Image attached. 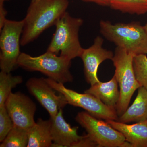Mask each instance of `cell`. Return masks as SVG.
<instances>
[{"instance_id":"18","label":"cell","mask_w":147,"mask_h":147,"mask_svg":"<svg viewBox=\"0 0 147 147\" xmlns=\"http://www.w3.org/2000/svg\"><path fill=\"white\" fill-rule=\"evenodd\" d=\"M23 78L19 75L13 76L10 73L0 72V107L5 104L6 100L13 88L22 84Z\"/></svg>"},{"instance_id":"6","label":"cell","mask_w":147,"mask_h":147,"mask_svg":"<svg viewBox=\"0 0 147 147\" xmlns=\"http://www.w3.org/2000/svg\"><path fill=\"white\" fill-rule=\"evenodd\" d=\"M51 87L59 93L63 95L67 104L80 107L90 115L98 119L118 121L119 116L115 108L105 105L99 99L89 94L80 93L67 88L64 84L55 82L50 78H45Z\"/></svg>"},{"instance_id":"1","label":"cell","mask_w":147,"mask_h":147,"mask_svg":"<svg viewBox=\"0 0 147 147\" xmlns=\"http://www.w3.org/2000/svg\"><path fill=\"white\" fill-rule=\"evenodd\" d=\"M68 0H40L30 4L24 19L20 43L25 46L36 39L45 30L55 25L66 11Z\"/></svg>"},{"instance_id":"11","label":"cell","mask_w":147,"mask_h":147,"mask_svg":"<svg viewBox=\"0 0 147 147\" xmlns=\"http://www.w3.org/2000/svg\"><path fill=\"white\" fill-rule=\"evenodd\" d=\"M103 42L101 37H96L92 46L84 49L80 57L84 64L86 81L90 86L100 82L98 77L97 72L100 64L107 59L112 60L114 57L112 51L102 47Z\"/></svg>"},{"instance_id":"2","label":"cell","mask_w":147,"mask_h":147,"mask_svg":"<svg viewBox=\"0 0 147 147\" xmlns=\"http://www.w3.org/2000/svg\"><path fill=\"white\" fill-rule=\"evenodd\" d=\"M100 32L106 39L136 55L147 54V34L144 26L138 22L113 24L101 21Z\"/></svg>"},{"instance_id":"24","label":"cell","mask_w":147,"mask_h":147,"mask_svg":"<svg viewBox=\"0 0 147 147\" xmlns=\"http://www.w3.org/2000/svg\"><path fill=\"white\" fill-rule=\"evenodd\" d=\"M40 1V0H31V1L30 4H34Z\"/></svg>"},{"instance_id":"16","label":"cell","mask_w":147,"mask_h":147,"mask_svg":"<svg viewBox=\"0 0 147 147\" xmlns=\"http://www.w3.org/2000/svg\"><path fill=\"white\" fill-rule=\"evenodd\" d=\"M51 121L38 119L34 125L28 130V144L27 147H52Z\"/></svg>"},{"instance_id":"4","label":"cell","mask_w":147,"mask_h":147,"mask_svg":"<svg viewBox=\"0 0 147 147\" xmlns=\"http://www.w3.org/2000/svg\"><path fill=\"white\" fill-rule=\"evenodd\" d=\"M71 64V60L48 51L37 57L21 53L17 61V65L24 69L39 71L48 78L63 84L73 81L70 71Z\"/></svg>"},{"instance_id":"21","label":"cell","mask_w":147,"mask_h":147,"mask_svg":"<svg viewBox=\"0 0 147 147\" xmlns=\"http://www.w3.org/2000/svg\"><path fill=\"white\" fill-rule=\"evenodd\" d=\"M14 125L5 105L0 107V142H2Z\"/></svg>"},{"instance_id":"17","label":"cell","mask_w":147,"mask_h":147,"mask_svg":"<svg viewBox=\"0 0 147 147\" xmlns=\"http://www.w3.org/2000/svg\"><path fill=\"white\" fill-rule=\"evenodd\" d=\"M113 9L123 13L142 15L147 13V0H108Z\"/></svg>"},{"instance_id":"14","label":"cell","mask_w":147,"mask_h":147,"mask_svg":"<svg viewBox=\"0 0 147 147\" xmlns=\"http://www.w3.org/2000/svg\"><path fill=\"white\" fill-rule=\"evenodd\" d=\"M118 86V83L114 75L108 82H100L92 85L84 93L92 95L105 105L116 109L120 97Z\"/></svg>"},{"instance_id":"20","label":"cell","mask_w":147,"mask_h":147,"mask_svg":"<svg viewBox=\"0 0 147 147\" xmlns=\"http://www.w3.org/2000/svg\"><path fill=\"white\" fill-rule=\"evenodd\" d=\"M135 77L141 86L147 90V57L145 54L136 55L133 58Z\"/></svg>"},{"instance_id":"12","label":"cell","mask_w":147,"mask_h":147,"mask_svg":"<svg viewBox=\"0 0 147 147\" xmlns=\"http://www.w3.org/2000/svg\"><path fill=\"white\" fill-rule=\"evenodd\" d=\"M51 121V132L53 139L52 147H75L83 137L78 134L79 127H71L66 121L63 116L62 109Z\"/></svg>"},{"instance_id":"7","label":"cell","mask_w":147,"mask_h":147,"mask_svg":"<svg viewBox=\"0 0 147 147\" xmlns=\"http://www.w3.org/2000/svg\"><path fill=\"white\" fill-rule=\"evenodd\" d=\"M75 120L86 129L98 147H132L120 132L106 121L95 117L87 112L77 113Z\"/></svg>"},{"instance_id":"15","label":"cell","mask_w":147,"mask_h":147,"mask_svg":"<svg viewBox=\"0 0 147 147\" xmlns=\"http://www.w3.org/2000/svg\"><path fill=\"white\" fill-rule=\"evenodd\" d=\"M147 120V90L141 86L134 102L124 113L119 117L117 121L123 123L139 122Z\"/></svg>"},{"instance_id":"22","label":"cell","mask_w":147,"mask_h":147,"mask_svg":"<svg viewBox=\"0 0 147 147\" xmlns=\"http://www.w3.org/2000/svg\"><path fill=\"white\" fill-rule=\"evenodd\" d=\"M84 1L87 2H92L95 3L97 4L102 6L109 5L108 0H82Z\"/></svg>"},{"instance_id":"25","label":"cell","mask_w":147,"mask_h":147,"mask_svg":"<svg viewBox=\"0 0 147 147\" xmlns=\"http://www.w3.org/2000/svg\"><path fill=\"white\" fill-rule=\"evenodd\" d=\"M144 26L145 30H146V32L147 34V24H146V25H145V26Z\"/></svg>"},{"instance_id":"23","label":"cell","mask_w":147,"mask_h":147,"mask_svg":"<svg viewBox=\"0 0 147 147\" xmlns=\"http://www.w3.org/2000/svg\"><path fill=\"white\" fill-rule=\"evenodd\" d=\"M9 0H0V7L4 6V3L6 1H8Z\"/></svg>"},{"instance_id":"19","label":"cell","mask_w":147,"mask_h":147,"mask_svg":"<svg viewBox=\"0 0 147 147\" xmlns=\"http://www.w3.org/2000/svg\"><path fill=\"white\" fill-rule=\"evenodd\" d=\"M28 130L14 125L1 142V147H26L28 144Z\"/></svg>"},{"instance_id":"3","label":"cell","mask_w":147,"mask_h":147,"mask_svg":"<svg viewBox=\"0 0 147 147\" xmlns=\"http://www.w3.org/2000/svg\"><path fill=\"white\" fill-rule=\"evenodd\" d=\"M83 19L75 18L66 11L55 24L56 30L47 51L72 60L80 57L84 48L79 40V32Z\"/></svg>"},{"instance_id":"5","label":"cell","mask_w":147,"mask_h":147,"mask_svg":"<svg viewBox=\"0 0 147 147\" xmlns=\"http://www.w3.org/2000/svg\"><path fill=\"white\" fill-rule=\"evenodd\" d=\"M134 57L123 48L117 47L112 59L115 68V75L120 88L119 99L116 108L119 117L126 111L134 92L141 87L133 68Z\"/></svg>"},{"instance_id":"9","label":"cell","mask_w":147,"mask_h":147,"mask_svg":"<svg viewBox=\"0 0 147 147\" xmlns=\"http://www.w3.org/2000/svg\"><path fill=\"white\" fill-rule=\"evenodd\" d=\"M28 90L33 96L53 118L57 115L59 110L67 105L63 95L56 94V91L43 77H32L26 84Z\"/></svg>"},{"instance_id":"8","label":"cell","mask_w":147,"mask_h":147,"mask_svg":"<svg viewBox=\"0 0 147 147\" xmlns=\"http://www.w3.org/2000/svg\"><path fill=\"white\" fill-rule=\"evenodd\" d=\"M24 26V20L16 21L7 19L0 36V68L1 71L11 73L17 65L20 52V41Z\"/></svg>"},{"instance_id":"10","label":"cell","mask_w":147,"mask_h":147,"mask_svg":"<svg viewBox=\"0 0 147 147\" xmlns=\"http://www.w3.org/2000/svg\"><path fill=\"white\" fill-rule=\"evenodd\" d=\"M5 105L14 125L28 130L36 123V104L26 95L11 92Z\"/></svg>"},{"instance_id":"13","label":"cell","mask_w":147,"mask_h":147,"mask_svg":"<svg viewBox=\"0 0 147 147\" xmlns=\"http://www.w3.org/2000/svg\"><path fill=\"white\" fill-rule=\"evenodd\" d=\"M106 121L120 132L132 147H147V120L132 124L117 121Z\"/></svg>"}]
</instances>
